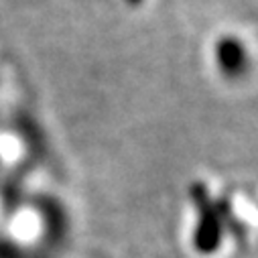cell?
I'll use <instances>...</instances> for the list:
<instances>
[{
	"mask_svg": "<svg viewBox=\"0 0 258 258\" xmlns=\"http://www.w3.org/2000/svg\"><path fill=\"white\" fill-rule=\"evenodd\" d=\"M198 206L200 222L196 228V248L204 254H212L218 250L222 240V214L206 198H198Z\"/></svg>",
	"mask_w": 258,
	"mask_h": 258,
	"instance_id": "cell-1",
	"label": "cell"
},
{
	"mask_svg": "<svg viewBox=\"0 0 258 258\" xmlns=\"http://www.w3.org/2000/svg\"><path fill=\"white\" fill-rule=\"evenodd\" d=\"M43 212L35 208H19L11 218V236L17 244H33L45 232Z\"/></svg>",
	"mask_w": 258,
	"mask_h": 258,
	"instance_id": "cell-2",
	"label": "cell"
},
{
	"mask_svg": "<svg viewBox=\"0 0 258 258\" xmlns=\"http://www.w3.org/2000/svg\"><path fill=\"white\" fill-rule=\"evenodd\" d=\"M218 68L226 78H238L246 68V51L244 45L234 37H224L216 45Z\"/></svg>",
	"mask_w": 258,
	"mask_h": 258,
	"instance_id": "cell-3",
	"label": "cell"
},
{
	"mask_svg": "<svg viewBox=\"0 0 258 258\" xmlns=\"http://www.w3.org/2000/svg\"><path fill=\"white\" fill-rule=\"evenodd\" d=\"M25 143L17 133H0V165L15 167L25 157Z\"/></svg>",
	"mask_w": 258,
	"mask_h": 258,
	"instance_id": "cell-4",
	"label": "cell"
},
{
	"mask_svg": "<svg viewBox=\"0 0 258 258\" xmlns=\"http://www.w3.org/2000/svg\"><path fill=\"white\" fill-rule=\"evenodd\" d=\"M131 3H133V5H139V3H141V0H131Z\"/></svg>",
	"mask_w": 258,
	"mask_h": 258,
	"instance_id": "cell-5",
	"label": "cell"
}]
</instances>
